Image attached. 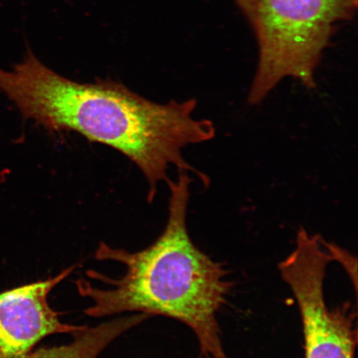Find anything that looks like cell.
Listing matches in <instances>:
<instances>
[{
	"label": "cell",
	"instance_id": "1",
	"mask_svg": "<svg viewBox=\"0 0 358 358\" xmlns=\"http://www.w3.org/2000/svg\"><path fill=\"white\" fill-rule=\"evenodd\" d=\"M0 91L22 120H33L49 133H78L127 157L149 182L150 201L159 183L169 180L171 166L194 173L209 185V178L182 155L187 146L216 136L211 120L195 117V99L158 104L115 80L74 82L48 69L30 49L12 70L0 69Z\"/></svg>",
	"mask_w": 358,
	"mask_h": 358
},
{
	"label": "cell",
	"instance_id": "2",
	"mask_svg": "<svg viewBox=\"0 0 358 358\" xmlns=\"http://www.w3.org/2000/svg\"><path fill=\"white\" fill-rule=\"evenodd\" d=\"M167 182L170 190L169 218L163 234L149 248L136 253L101 243L96 252L99 261L123 264L127 273L111 280L89 271L92 279L108 288L76 282L83 297L92 301L85 313L105 317L124 312L163 315L187 325L198 339L206 358H228L224 350L217 313L225 304L231 283L227 271L192 243L187 227L192 182L189 173L179 171Z\"/></svg>",
	"mask_w": 358,
	"mask_h": 358
},
{
	"label": "cell",
	"instance_id": "3",
	"mask_svg": "<svg viewBox=\"0 0 358 358\" xmlns=\"http://www.w3.org/2000/svg\"><path fill=\"white\" fill-rule=\"evenodd\" d=\"M356 7L357 0H258L250 21L259 57L249 104H262L285 78L315 89L316 70L336 27Z\"/></svg>",
	"mask_w": 358,
	"mask_h": 358
},
{
	"label": "cell",
	"instance_id": "4",
	"mask_svg": "<svg viewBox=\"0 0 358 358\" xmlns=\"http://www.w3.org/2000/svg\"><path fill=\"white\" fill-rule=\"evenodd\" d=\"M336 249L320 235L301 227L296 248L281 262L279 270L296 299L302 317L306 358H355L357 313L351 303L327 306L324 284Z\"/></svg>",
	"mask_w": 358,
	"mask_h": 358
},
{
	"label": "cell",
	"instance_id": "5",
	"mask_svg": "<svg viewBox=\"0 0 358 358\" xmlns=\"http://www.w3.org/2000/svg\"><path fill=\"white\" fill-rule=\"evenodd\" d=\"M74 268L70 267L52 278L0 294V358H24L48 336L73 334L84 328L62 323L59 313L48 301L53 288Z\"/></svg>",
	"mask_w": 358,
	"mask_h": 358
},
{
	"label": "cell",
	"instance_id": "6",
	"mask_svg": "<svg viewBox=\"0 0 358 358\" xmlns=\"http://www.w3.org/2000/svg\"><path fill=\"white\" fill-rule=\"evenodd\" d=\"M147 319L145 313H138L96 327L84 326L73 334L74 339L69 344L38 348L24 358H96L119 336Z\"/></svg>",
	"mask_w": 358,
	"mask_h": 358
},
{
	"label": "cell",
	"instance_id": "7",
	"mask_svg": "<svg viewBox=\"0 0 358 358\" xmlns=\"http://www.w3.org/2000/svg\"><path fill=\"white\" fill-rule=\"evenodd\" d=\"M246 17L252 21L258 0H236Z\"/></svg>",
	"mask_w": 358,
	"mask_h": 358
}]
</instances>
